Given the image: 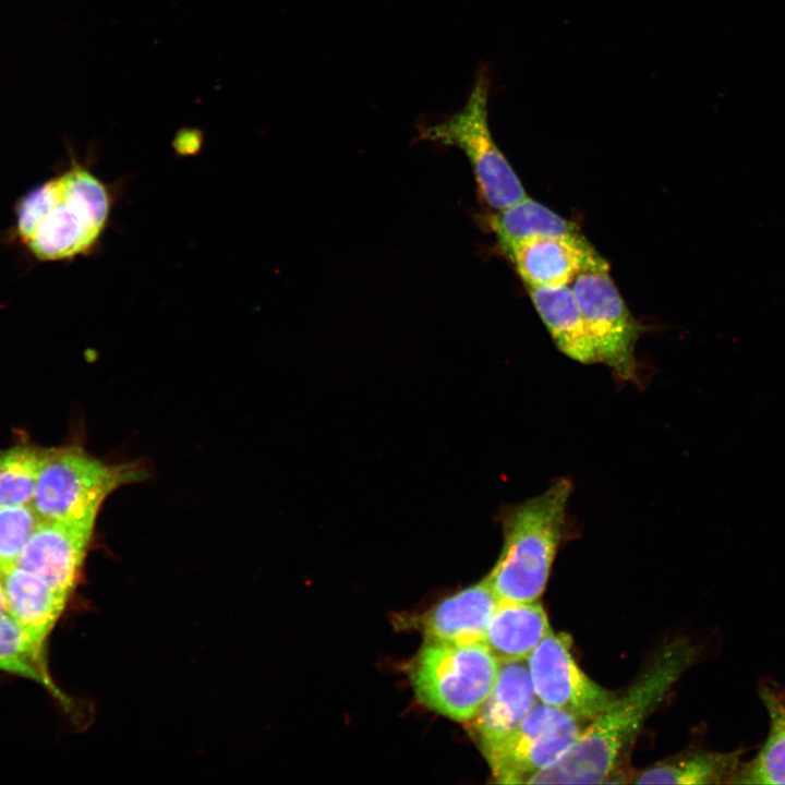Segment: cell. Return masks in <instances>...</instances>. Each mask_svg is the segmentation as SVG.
Returning <instances> with one entry per match:
<instances>
[{"label":"cell","mask_w":785,"mask_h":785,"mask_svg":"<svg viewBox=\"0 0 785 785\" xmlns=\"http://www.w3.org/2000/svg\"><path fill=\"white\" fill-rule=\"evenodd\" d=\"M696 655L697 648L688 639L664 645L629 689L583 728L570 749L527 784L607 783L648 715Z\"/></svg>","instance_id":"obj_1"},{"label":"cell","mask_w":785,"mask_h":785,"mask_svg":"<svg viewBox=\"0 0 785 785\" xmlns=\"http://www.w3.org/2000/svg\"><path fill=\"white\" fill-rule=\"evenodd\" d=\"M110 209L111 197L104 182L76 164L20 200L16 233L39 261L73 258L95 245Z\"/></svg>","instance_id":"obj_2"},{"label":"cell","mask_w":785,"mask_h":785,"mask_svg":"<svg viewBox=\"0 0 785 785\" xmlns=\"http://www.w3.org/2000/svg\"><path fill=\"white\" fill-rule=\"evenodd\" d=\"M569 479L558 478L540 495L504 508V544L485 577L502 601H539L561 541L567 505L572 493Z\"/></svg>","instance_id":"obj_3"},{"label":"cell","mask_w":785,"mask_h":785,"mask_svg":"<svg viewBox=\"0 0 785 785\" xmlns=\"http://www.w3.org/2000/svg\"><path fill=\"white\" fill-rule=\"evenodd\" d=\"M147 476L141 462H108L71 444L45 449L32 506L41 520L97 519L118 488Z\"/></svg>","instance_id":"obj_4"},{"label":"cell","mask_w":785,"mask_h":785,"mask_svg":"<svg viewBox=\"0 0 785 785\" xmlns=\"http://www.w3.org/2000/svg\"><path fill=\"white\" fill-rule=\"evenodd\" d=\"M500 663L483 641H427L411 666L418 700L458 722L474 717L491 695Z\"/></svg>","instance_id":"obj_5"},{"label":"cell","mask_w":785,"mask_h":785,"mask_svg":"<svg viewBox=\"0 0 785 785\" xmlns=\"http://www.w3.org/2000/svg\"><path fill=\"white\" fill-rule=\"evenodd\" d=\"M491 80L478 72L464 106L446 119L421 129L422 140L462 150L472 167L482 200L499 210L527 196L511 165L495 143L488 125Z\"/></svg>","instance_id":"obj_6"},{"label":"cell","mask_w":785,"mask_h":785,"mask_svg":"<svg viewBox=\"0 0 785 785\" xmlns=\"http://www.w3.org/2000/svg\"><path fill=\"white\" fill-rule=\"evenodd\" d=\"M570 287L597 362L607 365L621 381L638 382L635 349L643 328L617 290L607 263L581 271Z\"/></svg>","instance_id":"obj_7"},{"label":"cell","mask_w":785,"mask_h":785,"mask_svg":"<svg viewBox=\"0 0 785 785\" xmlns=\"http://www.w3.org/2000/svg\"><path fill=\"white\" fill-rule=\"evenodd\" d=\"M583 723L538 701L510 734L482 753L498 783L527 784L570 749L585 727Z\"/></svg>","instance_id":"obj_8"},{"label":"cell","mask_w":785,"mask_h":785,"mask_svg":"<svg viewBox=\"0 0 785 785\" xmlns=\"http://www.w3.org/2000/svg\"><path fill=\"white\" fill-rule=\"evenodd\" d=\"M571 645L565 632L547 635L526 660L530 678L538 701L591 722L615 696L579 667Z\"/></svg>","instance_id":"obj_9"},{"label":"cell","mask_w":785,"mask_h":785,"mask_svg":"<svg viewBox=\"0 0 785 785\" xmlns=\"http://www.w3.org/2000/svg\"><path fill=\"white\" fill-rule=\"evenodd\" d=\"M95 524V519L41 520L15 565L38 575L70 596L80 578Z\"/></svg>","instance_id":"obj_10"},{"label":"cell","mask_w":785,"mask_h":785,"mask_svg":"<svg viewBox=\"0 0 785 785\" xmlns=\"http://www.w3.org/2000/svg\"><path fill=\"white\" fill-rule=\"evenodd\" d=\"M527 287L567 286L583 270L606 262L583 235L544 237L504 250Z\"/></svg>","instance_id":"obj_11"},{"label":"cell","mask_w":785,"mask_h":785,"mask_svg":"<svg viewBox=\"0 0 785 785\" xmlns=\"http://www.w3.org/2000/svg\"><path fill=\"white\" fill-rule=\"evenodd\" d=\"M538 702L527 661L500 663L494 688L472 718L481 751L510 734Z\"/></svg>","instance_id":"obj_12"},{"label":"cell","mask_w":785,"mask_h":785,"mask_svg":"<svg viewBox=\"0 0 785 785\" xmlns=\"http://www.w3.org/2000/svg\"><path fill=\"white\" fill-rule=\"evenodd\" d=\"M500 599L484 578L443 600L423 618L426 641H483Z\"/></svg>","instance_id":"obj_13"},{"label":"cell","mask_w":785,"mask_h":785,"mask_svg":"<svg viewBox=\"0 0 785 785\" xmlns=\"http://www.w3.org/2000/svg\"><path fill=\"white\" fill-rule=\"evenodd\" d=\"M552 632L539 601H502L492 616L483 642L499 663L524 661Z\"/></svg>","instance_id":"obj_14"},{"label":"cell","mask_w":785,"mask_h":785,"mask_svg":"<svg viewBox=\"0 0 785 785\" xmlns=\"http://www.w3.org/2000/svg\"><path fill=\"white\" fill-rule=\"evenodd\" d=\"M0 578L8 613L32 633L46 640L70 596L16 565L1 572Z\"/></svg>","instance_id":"obj_15"},{"label":"cell","mask_w":785,"mask_h":785,"mask_svg":"<svg viewBox=\"0 0 785 785\" xmlns=\"http://www.w3.org/2000/svg\"><path fill=\"white\" fill-rule=\"evenodd\" d=\"M528 291L558 350L579 363H597L593 343L570 285L553 288L528 287Z\"/></svg>","instance_id":"obj_16"},{"label":"cell","mask_w":785,"mask_h":785,"mask_svg":"<svg viewBox=\"0 0 785 785\" xmlns=\"http://www.w3.org/2000/svg\"><path fill=\"white\" fill-rule=\"evenodd\" d=\"M742 751L698 750L680 754L639 772L636 784H722L735 775Z\"/></svg>","instance_id":"obj_17"},{"label":"cell","mask_w":785,"mask_h":785,"mask_svg":"<svg viewBox=\"0 0 785 785\" xmlns=\"http://www.w3.org/2000/svg\"><path fill=\"white\" fill-rule=\"evenodd\" d=\"M490 226L503 250L534 238L580 235L573 222L528 196L493 214Z\"/></svg>","instance_id":"obj_18"},{"label":"cell","mask_w":785,"mask_h":785,"mask_svg":"<svg viewBox=\"0 0 785 785\" xmlns=\"http://www.w3.org/2000/svg\"><path fill=\"white\" fill-rule=\"evenodd\" d=\"M46 640L19 624L9 613L0 617V669L34 680L61 702L65 698L49 675Z\"/></svg>","instance_id":"obj_19"},{"label":"cell","mask_w":785,"mask_h":785,"mask_svg":"<svg viewBox=\"0 0 785 785\" xmlns=\"http://www.w3.org/2000/svg\"><path fill=\"white\" fill-rule=\"evenodd\" d=\"M759 693L770 717L768 737L729 784H785V698L769 686L761 687Z\"/></svg>","instance_id":"obj_20"},{"label":"cell","mask_w":785,"mask_h":785,"mask_svg":"<svg viewBox=\"0 0 785 785\" xmlns=\"http://www.w3.org/2000/svg\"><path fill=\"white\" fill-rule=\"evenodd\" d=\"M44 451L26 443L0 450V506L32 503Z\"/></svg>","instance_id":"obj_21"},{"label":"cell","mask_w":785,"mask_h":785,"mask_svg":"<svg viewBox=\"0 0 785 785\" xmlns=\"http://www.w3.org/2000/svg\"><path fill=\"white\" fill-rule=\"evenodd\" d=\"M40 521L32 504L0 506V573L15 566Z\"/></svg>","instance_id":"obj_22"},{"label":"cell","mask_w":785,"mask_h":785,"mask_svg":"<svg viewBox=\"0 0 785 785\" xmlns=\"http://www.w3.org/2000/svg\"><path fill=\"white\" fill-rule=\"evenodd\" d=\"M5 614H8V607H7V602H5L2 582H1V578H0V617Z\"/></svg>","instance_id":"obj_23"}]
</instances>
